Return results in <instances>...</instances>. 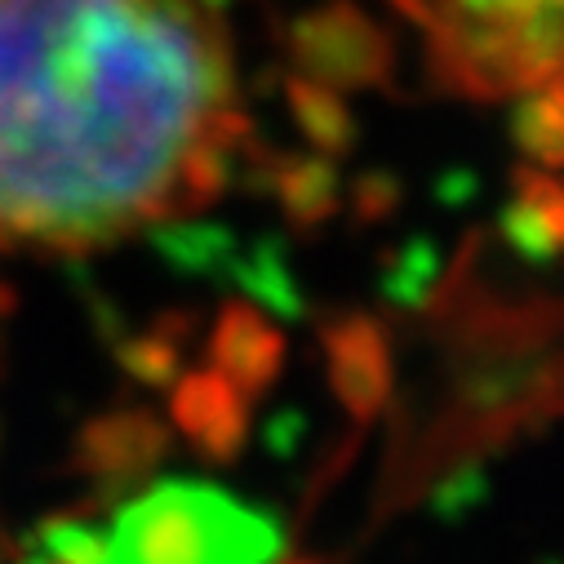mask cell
Listing matches in <instances>:
<instances>
[{"label":"cell","mask_w":564,"mask_h":564,"mask_svg":"<svg viewBox=\"0 0 564 564\" xmlns=\"http://www.w3.org/2000/svg\"><path fill=\"white\" fill-rule=\"evenodd\" d=\"M351 200H356V218H360V223H382V218H391V214L400 209L404 187H400V178H395V174L373 170V174H365V178L356 183Z\"/></svg>","instance_id":"cell-15"},{"label":"cell","mask_w":564,"mask_h":564,"mask_svg":"<svg viewBox=\"0 0 564 564\" xmlns=\"http://www.w3.org/2000/svg\"><path fill=\"white\" fill-rule=\"evenodd\" d=\"M174 422L218 463L236 458L249 432V413H245V395L218 373H192L178 382L174 391Z\"/></svg>","instance_id":"cell-7"},{"label":"cell","mask_w":564,"mask_h":564,"mask_svg":"<svg viewBox=\"0 0 564 564\" xmlns=\"http://www.w3.org/2000/svg\"><path fill=\"white\" fill-rule=\"evenodd\" d=\"M165 445H170V436L156 413H148V409L102 413L80 432L72 467L94 476L102 489H120L133 476H143L165 454Z\"/></svg>","instance_id":"cell-4"},{"label":"cell","mask_w":564,"mask_h":564,"mask_svg":"<svg viewBox=\"0 0 564 564\" xmlns=\"http://www.w3.org/2000/svg\"><path fill=\"white\" fill-rule=\"evenodd\" d=\"M200 0H0V249H94L192 209L231 116Z\"/></svg>","instance_id":"cell-1"},{"label":"cell","mask_w":564,"mask_h":564,"mask_svg":"<svg viewBox=\"0 0 564 564\" xmlns=\"http://www.w3.org/2000/svg\"><path fill=\"white\" fill-rule=\"evenodd\" d=\"M28 542L45 546L54 560L63 564H102V533L89 520H72V516H54L45 520Z\"/></svg>","instance_id":"cell-13"},{"label":"cell","mask_w":564,"mask_h":564,"mask_svg":"<svg viewBox=\"0 0 564 564\" xmlns=\"http://www.w3.org/2000/svg\"><path fill=\"white\" fill-rule=\"evenodd\" d=\"M271 187L299 227H316L338 209V170L321 156H290L271 174Z\"/></svg>","instance_id":"cell-9"},{"label":"cell","mask_w":564,"mask_h":564,"mask_svg":"<svg viewBox=\"0 0 564 564\" xmlns=\"http://www.w3.org/2000/svg\"><path fill=\"white\" fill-rule=\"evenodd\" d=\"M511 143L529 165L551 174L564 170V102L551 89H524L511 111Z\"/></svg>","instance_id":"cell-10"},{"label":"cell","mask_w":564,"mask_h":564,"mask_svg":"<svg viewBox=\"0 0 564 564\" xmlns=\"http://www.w3.org/2000/svg\"><path fill=\"white\" fill-rule=\"evenodd\" d=\"M294 564H316V560H294Z\"/></svg>","instance_id":"cell-18"},{"label":"cell","mask_w":564,"mask_h":564,"mask_svg":"<svg viewBox=\"0 0 564 564\" xmlns=\"http://www.w3.org/2000/svg\"><path fill=\"white\" fill-rule=\"evenodd\" d=\"M240 285L249 290V294H258L267 307H280V312H299V294H294V285H290V271L280 267V253L271 249V245H262V249H253V258L249 262H240Z\"/></svg>","instance_id":"cell-14"},{"label":"cell","mask_w":564,"mask_h":564,"mask_svg":"<svg viewBox=\"0 0 564 564\" xmlns=\"http://www.w3.org/2000/svg\"><path fill=\"white\" fill-rule=\"evenodd\" d=\"M285 94H290V107H294L303 133L312 138L321 152H329V156L351 152V143H356V116H351V107L343 102V94L334 85L290 80Z\"/></svg>","instance_id":"cell-11"},{"label":"cell","mask_w":564,"mask_h":564,"mask_svg":"<svg viewBox=\"0 0 564 564\" xmlns=\"http://www.w3.org/2000/svg\"><path fill=\"white\" fill-rule=\"evenodd\" d=\"M10 307H14V294H10V290H6V285H0V316H6V312H10Z\"/></svg>","instance_id":"cell-17"},{"label":"cell","mask_w":564,"mask_h":564,"mask_svg":"<svg viewBox=\"0 0 564 564\" xmlns=\"http://www.w3.org/2000/svg\"><path fill=\"white\" fill-rule=\"evenodd\" d=\"M325 351L338 400L356 417H373L391 395V351L382 325L369 316H343L325 329Z\"/></svg>","instance_id":"cell-5"},{"label":"cell","mask_w":564,"mask_h":564,"mask_svg":"<svg viewBox=\"0 0 564 564\" xmlns=\"http://www.w3.org/2000/svg\"><path fill=\"white\" fill-rule=\"evenodd\" d=\"M432 271H436V253H432L427 245H413V249L404 253V267L387 280V294L400 299V303H404V299H417V290L432 280Z\"/></svg>","instance_id":"cell-16"},{"label":"cell","mask_w":564,"mask_h":564,"mask_svg":"<svg viewBox=\"0 0 564 564\" xmlns=\"http://www.w3.org/2000/svg\"><path fill=\"white\" fill-rule=\"evenodd\" d=\"M290 54L303 72L334 89H373L391 85L395 45L391 36L351 0H329L321 10H307L290 28Z\"/></svg>","instance_id":"cell-3"},{"label":"cell","mask_w":564,"mask_h":564,"mask_svg":"<svg viewBox=\"0 0 564 564\" xmlns=\"http://www.w3.org/2000/svg\"><path fill=\"white\" fill-rule=\"evenodd\" d=\"M187 325H192V321L174 316V321L156 325V334H148V338H124V343H120V365H124L133 378L156 382V387L174 382V373H178V343H183Z\"/></svg>","instance_id":"cell-12"},{"label":"cell","mask_w":564,"mask_h":564,"mask_svg":"<svg viewBox=\"0 0 564 564\" xmlns=\"http://www.w3.org/2000/svg\"><path fill=\"white\" fill-rule=\"evenodd\" d=\"M280 524L218 485L161 480L102 533V564H280Z\"/></svg>","instance_id":"cell-2"},{"label":"cell","mask_w":564,"mask_h":564,"mask_svg":"<svg viewBox=\"0 0 564 564\" xmlns=\"http://www.w3.org/2000/svg\"><path fill=\"white\" fill-rule=\"evenodd\" d=\"M209 356H214V369L240 395H253V391H267L275 382L280 360H285V343H280V334L253 307L231 303V307H223V316L214 325Z\"/></svg>","instance_id":"cell-8"},{"label":"cell","mask_w":564,"mask_h":564,"mask_svg":"<svg viewBox=\"0 0 564 564\" xmlns=\"http://www.w3.org/2000/svg\"><path fill=\"white\" fill-rule=\"evenodd\" d=\"M498 227L529 267L564 258V178L538 165H520L511 174V200L502 205Z\"/></svg>","instance_id":"cell-6"}]
</instances>
